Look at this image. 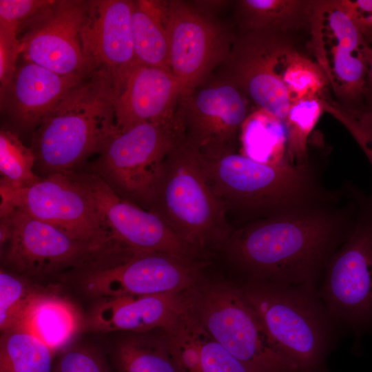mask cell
Instances as JSON below:
<instances>
[{"instance_id":"4316f807","label":"cell","mask_w":372,"mask_h":372,"mask_svg":"<svg viewBox=\"0 0 372 372\" xmlns=\"http://www.w3.org/2000/svg\"><path fill=\"white\" fill-rule=\"evenodd\" d=\"M113 358L117 372H182L165 338L127 336L118 342Z\"/></svg>"},{"instance_id":"8992f818","label":"cell","mask_w":372,"mask_h":372,"mask_svg":"<svg viewBox=\"0 0 372 372\" xmlns=\"http://www.w3.org/2000/svg\"><path fill=\"white\" fill-rule=\"evenodd\" d=\"M204 329L256 372H300L270 338L242 289L216 285L187 293Z\"/></svg>"},{"instance_id":"ba28073f","label":"cell","mask_w":372,"mask_h":372,"mask_svg":"<svg viewBox=\"0 0 372 372\" xmlns=\"http://www.w3.org/2000/svg\"><path fill=\"white\" fill-rule=\"evenodd\" d=\"M1 207L17 208L99 249L116 247L81 171L50 174L19 189H0Z\"/></svg>"},{"instance_id":"74e56055","label":"cell","mask_w":372,"mask_h":372,"mask_svg":"<svg viewBox=\"0 0 372 372\" xmlns=\"http://www.w3.org/2000/svg\"><path fill=\"white\" fill-rule=\"evenodd\" d=\"M369 48L370 52L367 63L363 99L365 107L372 110V44Z\"/></svg>"},{"instance_id":"83f0119b","label":"cell","mask_w":372,"mask_h":372,"mask_svg":"<svg viewBox=\"0 0 372 372\" xmlns=\"http://www.w3.org/2000/svg\"><path fill=\"white\" fill-rule=\"evenodd\" d=\"M56 352L18 329L1 333L0 372H52Z\"/></svg>"},{"instance_id":"8d00e7d4","label":"cell","mask_w":372,"mask_h":372,"mask_svg":"<svg viewBox=\"0 0 372 372\" xmlns=\"http://www.w3.org/2000/svg\"><path fill=\"white\" fill-rule=\"evenodd\" d=\"M369 46L372 44V0H340Z\"/></svg>"},{"instance_id":"d4e9b609","label":"cell","mask_w":372,"mask_h":372,"mask_svg":"<svg viewBox=\"0 0 372 372\" xmlns=\"http://www.w3.org/2000/svg\"><path fill=\"white\" fill-rule=\"evenodd\" d=\"M240 154L256 162L278 165L287 160L284 122L264 110L251 112L242 125Z\"/></svg>"},{"instance_id":"1f68e13d","label":"cell","mask_w":372,"mask_h":372,"mask_svg":"<svg viewBox=\"0 0 372 372\" xmlns=\"http://www.w3.org/2000/svg\"><path fill=\"white\" fill-rule=\"evenodd\" d=\"M194 325L198 342L200 372H256L214 339L194 312Z\"/></svg>"},{"instance_id":"ffe728a7","label":"cell","mask_w":372,"mask_h":372,"mask_svg":"<svg viewBox=\"0 0 372 372\" xmlns=\"http://www.w3.org/2000/svg\"><path fill=\"white\" fill-rule=\"evenodd\" d=\"M88 319L96 332L145 333L171 327L191 306L187 293H165L100 299Z\"/></svg>"},{"instance_id":"7a4b0ae2","label":"cell","mask_w":372,"mask_h":372,"mask_svg":"<svg viewBox=\"0 0 372 372\" xmlns=\"http://www.w3.org/2000/svg\"><path fill=\"white\" fill-rule=\"evenodd\" d=\"M200 160L228 218L231 215L242 224L328 203L344 194L343 187L326 188L311 161L267 165L236 152Z\"/></svg>"},{"instance_id":"484cf974","label":"cell","mask_w":372,"mask_h":372,"mask_svg":"<svg viewBox=\"0 0 372 372\" xmlns=\"http://www.w3.org/2000/svg\"><path fill=\"white\" fill-rule=\"evenodd\" d=\"M277 72L287 91L291 105L296 101L323 99L329 83L324 72L314 60L300 52L289 42L282 50Z\"/></svg>"},{"instance_id":"7402d4cb","label":"cell","mask_w":372,"mask_h":372,"mask_svg":"<svg viewBox=\"0 0 372 372\" xmlns=\"http://www.w3.org/2000/svg\"><path fill=\"white\" fill-rule=\"evenodd\" d=\"M81 324V315L72 302L39 287L32 294L10 329L28 333L57 352L69 345Z\"/></svg>"},{"instance_id":"30bf717a","label":"cell","mask_w":372,"mask_h":372,"mask_svg":"<svg viewBox=\"0 0 372 372\" xmlns=\"http://www.w3.org/2000/svg\"><path fill=\"white\" fill-rule=\"evenodd\" d=\"M308 29L315 61L327 79L333 101L349 112L365 108L370 48L340 0H313Z\"/></svg>"},{"instance_id":"8fae6325","label":"cell","mask_w":372,"mask_h":372,"mask_svg":"<svg viewBox=\"0 0 372 372\" xmlns=\"http://www.w3.org/2000/svg\"><path fill=\"white\" fill-rule=\"evenodd\" d=\"M76 273L86 294L103 299L187 291L196 283L198 267L160 252H107Z\"/></svg>"},{"instance_id":"e0dca14e","label":"cell","mask_w":372,"mask_h":372,"mask_svg":"<svg viewBox=\"0 0 372 372\" xmlns=\"http://www.w3.org/2000/svg\"><path fill=\"white\" fill-rule=\"evenodd\" d=\"M79 170L116 246L132 253L160 252L193 260L196 253L160 217L120 198L86 165Z\"/></svg>"},{"instance_id":"f1b7e54d","label":"cell","mask_w":372,"mask_h":372,"mask_svg":"<svg viewBox=\"0 0 372 372\" xmlns=\"http://www.w3.org/2000/svg\"><path fill=\"white\" fill-rule=\"evenodd\" d=\"M35 156L10 130L0 132V189L15 190L30 187L40 179L34 172Z\"/></svg>"},{"instance_id":"2e32d148","label":"cell","mask_w":372,"mask_h":372,"mask_svg":"<svg viewBox=\"0 0 372 372\" xmlns=\"http://www.w3.org/2000/svg\"><path fill=\"white\" fill-rule=\"evenodd\" d=\"M289 34L273 31L240 32L225 66L224 77L256 107L285 122L291 106L277 72L279 56L291 41Z\"/></svg>"},{"instance_id":"44dd1931","label":"cell","mask_w":372,"mask_h":372,"mask_svg":"<svg viewBox=\"0 0 372 372\" xmlns=\"http://www.w3.org/2000/svg\"><path fill=\"white\" fill-rule=\"evenodd\" d=\"M85 79L59 74L25 60L1 93L8 114L21 130L32 132L74 87Z\"/></svg>"},{"instance_id":"cb8c5ba5","label":"cell","mask_w":372,"mask_h":372,"mask_svg":"<svg viewBox=\"0 0 372 372\" xmlns=\"http://www.w3.org/2000/svg\"><path fill=\"white\" fill-rule=\"evenodd\" d=\"M313 0H240L236 19L240 32L291 34L309 28Z\"/></svg>"},{"instance_id":"d6986e66","label":"cell","mask_w":372,"mask_h":372,"mask_svg":"<svg viewBox=\"0 0 372 372\" xmlns=\"http://www.w3.org/2000/svg\"><path fill=\"white\" fill-rule=\"evenodd\" d=\"M182 95V86L172 72L137 63L114 92L116 129L172 120Z\"/></svg>"},{"instance_id":"f35d334b","label":"cell","mask_w":372,"mask_h":372,"mask_svg":"<svg viewBox=\"0 0 372 372\" xmlns=\"http://www.w3.org/2000/svg\"><path fill=\"white\" fill-rule=\"evenodd\" d=\"M363 152H364V154H366L367 158L369 159L371 166H372V149H366L365 150L364 149Z\"/></svg>"},{"instance_id":"d590c367","label":"cell","mask_w":372,"mask_h":372,"mask_svg":"<svg viewBox=\"0 0 372 372\" xmlns=\"http://www.w3.org/2000/svg\"><path fill=\"white\" fill-rule=\"evenodd\" d=\"M52 1L0 0V23L16 27L19 32Z\"/></svg>"},{"instance_id":"e575fe53","label":"cell","mask_w":372,"mask_h":372,"mask_svg":"<svg viewBox=\"0 0 372 372\" xmlns=\"http://www.w3.org/2000/svg\"><path fill=\"white\" fill-rule=\"evenodd\" d=\"M19 30L10 25L0 23V83L1 93L6 89L16 71V62L21 53Z\"/></svg>"},{"instance_id":"f546056e","label":"cell","mask_w":372,"mask_h":372,"mask_svg":"<svg viewBox=\"0 0 372 372\" xmlns=\"http://www.w3.org/2000/svg\"><path fill=\"white\" fill-rule=\"evenodd\" d=\"M323 112L320 99L301 100L291 105L284 122L288 161L293 164H304L310 161L309 137Z\"/></svg>"},{"instance_id":"5b68a950","label":"cell","mask_w":372,"mask_h":372,"mask_svg":"<svg viewBox=\"0 0 372 372\" xmlns=\"http://www.w3.org/2000/svg\"><path fill=\"white\" fill-rule=\"evenodd\" d=\"M242 290L270 338L300 372H327L335 319L317 290L253 280Z\"/></svg>"},{"instance_id":"7c38bea8","label":"cell","mask_w":372,"mask_h":372,"mask_svg":"<svg viewBox=\"0 0 372 372\" xmlns=\"http://www.w3.org/2000/svg\"><path fill=\"white\" fill-rule=\"evenodd\" d=\"M0 209L3 262L10 271L19 276L30 279L68 269L77 271L105 250L74 239L17 208L1 207Z\"/></svg>"},{"instance_id":"6da1fadb","label":"cell","mask_w":372,"mask_h":372,"mask_svg":"<svg viewBox=\"0 0 372 372\" xmlns=\"http://www.w3.org/2000/svg\"><path fill=\"white\" fill-rule=\"evenodd\" d=\"M358 192L345 185L336 200L243 223L225 244L229 258L253 281L317 290L328 262L355 225Z\"/></svg>"},{"instance_id":"3957f363","label":"cell","mask_w":372,"mask_h":372,"mask_svg":"<svg viewBox=\"0 0 372 372\" xmlns=\"http://www.w3.org/2000/svg\"><path fill=\"white\" fill-rule=\"evenodd\" d=\"M112 85L92 75L71 90L32 132L34 172L41 177L85 166L116 131Z\"/></svg>"},{"instance_id":"9c48e42d","label":"cell","mask_w":372,"mask_h":372,"mask_svg":"<svg viewBox=\"0 0 372 372\" xmlns=\"http://www.w3.org/2000/svg\"><path fill=\"white\" fill-rule=\"evenodd\" d=\"M355 225L328 262L319 297L358 336L372 328V193H358Z\"/></svg>"},{"instance_id":"277c9868","label":"cell","mask_w":372,"mask_h":372,"mask_svg":"<svg viewBox=\"0 0 372 372\" xmlns=\"http://www.w3.org/2000/svg\"><path fill=\"white\" fill-rule=\"evenodd\" d=\"M147 210L160 217L195 253L225 245L234 230L207 180L200 155L183 138L162 165Z\"/></svg>"},{"instance_id":"4fadbf2b","label":"cell","mask_w":372,"mask_h":372,"mask_svg":"<svg viewBox=\"0 0 372 372\" xmlns=\"http://www.w3.org/2000/svg\"><path fill=\"white\" fill-rule=\"evenodd\" d=\"M249 103L224 76L183 95L176 116L184 141L207 159L236 152Z\"/></svg>"},{"instance_id":"ac0fdd59","label":"cell","mask_w":372,"mask_h":372,"mask_svg":"<svg viewBox=\"0 0 372 372\" xmlns=\"http://www.w3.org/2000/svg\"><path fill=\"white\" fill-rule=\"evenodd\" d=\"M133 1H88L82 41L90 75L107 80L115 92L138 63L134 49Z\"/></svg>"},{"instance_id":"9a60e30c","label":"cell","mask_w":372,"mask_h":372,"mask_svg":"<svg viewBox=\"0 0 372 372\" xmlns=\"http://www.w3.org/2000/svg\"><path fill=\"white\" fill-rule=\"evenodd\" d=\"M87 1H52L23 28L20 39L25 61L59 74L87 79L90 72L82 29Z\"/></svg>"},{"instance_id":"836d02e7","label":"cell","mask_w":372,"mask_h":372,"mask_svg":"<svg viewBox=\"0 0 372 372\" xmlns=\"http://www.w3.org/2000/svg\"><path fill=\"white\" fill-rule=\"evenodd\" d=\"M325 111L348 130L361 148L372 149V110L365 107L349 112L336 104L331 103L326 106Z\"/></svg>"},{"instance_id":"5bb4252c","label":"cell","mask_w":372,"mask_h":372,"mask_svg":"<svg viewBox=\"0 0 372 372\" xmlns=\"http://www.w3.org/2000/svg\"><path fill=\"white\" fill-rule=\"evenodd\" d=\"M166 6L170 69L184 95L205 83L213 70L226 61L236 37L191 3L171 0Z\"/></svg>"},{"instance_id":"52a82bcc","label":"cell","mask_w":372,"mask_h":372,"mask_svg":"<svg viewBox=\"0 0 372 372\" xmlns=\"http://www.w3.org/2000/svg\"><path fill=\"white\" fill-rule=\"evenodd\" d=\"M183 138L176 116L116 131L86 166L122 199L147 210L162 165Z\"/></svg>"},{"instance_id":"4dcf8cb0","label":"cell","mask_w":372,"mask_h":372,"mask_svg":"<svg viewBox=\"0 0 372 372\" xmlns=\"http://www.w3.org/2000/svg\"><path fill=\"white\" fill-rule=\"evenodd\" d=\"M12 271H0V329L10 330L32 294L39 287Z\"/></svg>"},{"instance_id":"603a6c76","label":"cell","mask_w":372,"mask_h":372,"mask_svg":"<svg viewBox=\"0 0 372 372\" xmlns=\"http://www.w3.org/2000/svg\"><path fill=\"white\" fill-rule=\"evenodd\" d=\"M132 30L137 63L172 72L166 1H133Z\"/></svg>"},{"instance_id":"d6a6232c","label":"cell","mask_w":372,"mask_h":372,"mask_svg":"<svg viewBox=\"0 0 372 372\" xmlns=\"http://www.w3.org/2000/svg\"><path fill=\"white\" fill-rule=\"evenodd\" d=\"M52 372H111V370L96 349L75 344L62 350L55 359Z\"/></svg>"}]
</instances>
